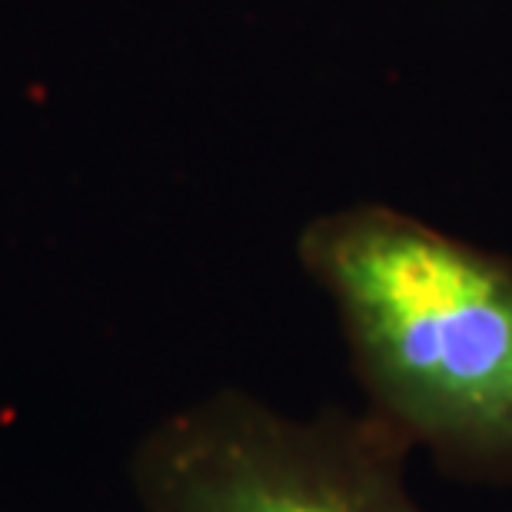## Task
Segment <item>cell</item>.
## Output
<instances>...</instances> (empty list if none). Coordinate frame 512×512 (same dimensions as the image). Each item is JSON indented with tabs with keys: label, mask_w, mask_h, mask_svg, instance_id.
Listing matches in <instances>:
<instances>
[{
	"label": "cell",
	"mask_w": 512,
	"mask_h": 512,
	"mask_svg": "<svg viewBox=\"0 0 512 512\" xmlns=\"http://www.w3.org/2000/svg\"><path fill=\"white\" fill-rule=\"evenodd\" d=\"M296 256L336 306L366 413L446 473L512 483V256L383 203L306 223Z\"/></svg>",
	"instance_id": "obj_1"
},
{
	"label": "cell",
	"mask_w": 512,
	"mask_h": 512,
	"mask_svg": "<svg viewBox=\"0 0 512 512\" xmlns=\"http://www.w3.org/2000/svg\"><path fill=\"white\" fill-rule=\"evenodd\" d=\"M409 453L366 409L286 416L220 389L140 439L130 489L140 512H423Z\"/></svg>",
	"instance_id": "obj_2"
}]
</instances>
